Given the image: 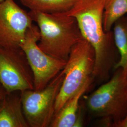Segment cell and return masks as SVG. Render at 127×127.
<instances>
[{"label":"cell","mask_w":127,"mask_h":127,"mask_svg":"<svg viewBox=\"0 0 127 127\" xmlns=\"http://www.w3.org/2000/svg\"><path fill=\"white\" fill-rule=\"evenodd\" d=\"M105 0H78L66 12L76 19L82 37L89 41L95 53L93 77L100 81L109 78L110 73L120 59L113 32L103 27Z\"/></svg>","instance_id":"obj_1"},{"label":"cell","mask_w":127,"mask_h":127,"mask_svg":"<svg viewBox=\"0 0 127 127\" xmlns=\"http://www.w3.org/2000/svg\"><path fill=\"white\" fill-rule=\"evenodd\" d=\"M28 13L39 29V47L50 56L67 62L72 48L83 38L76 19L65 12Z\"/></svg>","instance_id":"obj_2"},{"label":"cell","mask_w":127,"mask_h":127,"mask_svg":"<svg viewBox=\"0 0 127 127\" xmlns=\"http://www.w3.org/2000/svg\"><path fill=\"white\" fill-rule=\"evenodd\" d=\"M95 63L94 50L83 38L72 48L64 69V78L56 100L55 114L86 84L92 82Z\"/></svg>","instance_id":"obj_3"},{"label":"cell","mask_w":127,"mask_h":127,"mask_svg":"<svg viewBox=\"0 0 127 127\" xmlns=\"http://www.w3.org/2000/svg\"><path fill=\"white\" fill-rule=\"evenodd\" d=\"M87 106L95 116L110 120L113 124L124 118L127 112V76L122 68L116 69L110 80L88 97Z\"/></svg>","instance_id":"obj_4"},{"label":"cell","mask_w":127,"mask_h":127,"mask_svg":"<svg viewBox=\"0 0 127 127\" xmlns=\"http://www.w3.org/2000/svg\"><path fill=\"white\" fill-rule=\"evenodd\" d=\"M64 78L63 69L44 89L21 92L23 111L29 127L50 126L55 114L56 100Z\"/></svg>","instance_id":"obj_5"},{"label":"cell","mask_w":127,"mask_h":127,"mask_svg":"<svg viewBox=\"0 0 127 127\" xmlns=\"http://www.w3.org/2000/svg\"><path fill=\"white\" fill-rule=\"evenodd\" d=\"M40 37L39 28L33 24L28 29L20 46L33 73L35 90L44 89L63 70L66 64V61L52 57L42 50L38 44Z\"/></svg>","instance_id":"obj_6"},{"label":"cell","mask_w":127,"mask_h":127,"mask_svg":"<svg viewBox=\"0 0 127 127\" xmlns=\"http://www.w3.org/2000/svg\"><path fill=\"white\" fill-rule=\"evenodd\" d=\"M0 83L8 93L34 90L33 73L21 47L0 46Z\"/></svg>","instance_id":"obj_7"},{"label":"cell","mask_w":127,"mask_h":127,"mask_svg":"<svg viewBox=\"0 0 127 127\" xmlns=\"http://www.w3.org/2000/svg\"><path fill=\"white\" fill-rule=\"evenodd\" d=\"M33 21L28 12L14 0L0 3V46L18 48Z\"/></svg>","instance_id":"obj_8"},{"label":"cell","mask_w":127,"mask_h":127,"mask_svg":"<svg viewBox=\"0 0 127 127\" xmlns=\"http://www.w3.org/2000/svg\"><path fill=\"white\" fill-rule=\"evenodd\" d=\"M0 127H29L23 111L21 92L8 93L0 106Z\"/></svg>","instance_id":"obj_9"},{"label":"cell","mask_w":127,"mask_h":127,"mask_svg":"<svg viewBox=\"0 0 127 127\" xmlns=\"http://www.w3.org/2000/svg\"><path fill=\"white\" fill-rule=\"evenodd\" d=\"M91 84H86L76 94L71 97L62 108L55 114L50 127H73L79 111V101Z\"/></svg>","instance_id":"obj_10"},{"label":"cell","mask_w":127,"mask_h":127,"mask_svg":"<svg viewBox=\"0 0 127 127\" xmlns=\"http://www.w3.org/2000/svg\"><path fill=\"white\" fill-rule=\"evenodd\" d=\"M114 40L120 54V59L114 69H123L127 76V14L118 19L114 24Z\"/></svg>","instance_id":"obj_11"},{"label":"cell","mask_w":127,"mask_h":127,"mask_svg":"<svg viewBox=\"0 0 127 127\" xmlns=\"http://www.w3.org/2000/svg\"><path fill=\"white\" fill-rule=\"evenodd\" d=\"M78 0H20L30 10L46 13L66 12Z\"/></svg>","instance_id":"obj_12"},{"label":"cell","mask_w":127,"mask_h":127,"mask_svg":"<svg viewBox=\"0 0 127 127\" xmlns=\"http://www.w3.org/2000/svg\"><path fill=\"white\" fill-rule=\"evenodd\" d=\"M126 14L127 0H105L103 15L104 31H111L115 22Z\"/></svg>","instance_id":"obj_13"},{"label":"cell","mask_w":127,"mask_h":127,"mask_svg":"<svg viewBox=\"0 0 127 127\" xmlns=\"http://www.w3.org/2000/svg\"><path fill=\"white\" fill-rule=\"evenodd\" d=\"M112 126L114 127H127V112L124 118L117 123H114L112 124Z\"/></svg>","instance_id":"obj_14"},{"label":"cell","mask_w":127,"mask_h":127,"mask_svg":"<svg viewBox=\"0 0 127 127\" xmlns=\"http://www.w3.org/2000/svg\"><path fill=\"white\" fill-rule=\"evenodd\" d=\"M8 92L3 86L0 83V106L4 100Z\"/></svg>","instance_id":"obj_15"},{"label":"cell","mask_w":127,"mask_h":127,"mask_svg":"<svg viewBox=\"0 0 127 127\" xmlns=\"http://www.w3.org/2000/svg\"><path fill=\"white\" fill-rule=\"evenodd\" d=\"M82 118L81 117V114L80 111V110L79 111L78 115H77V119L75 121V123H74L73 127H82Z\"/></svg>","instance_id":"obj_16"},{"label":"cell","mask_w":127,"mask_h":127,"mask_svg":"<svg viewBox=\"0 0 127 127\" xmlns=\"http://www.w3.org/2000/svg\"><path fill=\"white\" fill-rule=\"evenodd\" d=\"M3 0H0V2H1L2 1H3Z\"/></svg>","instance_id":"obj_17"}]
</instances>
